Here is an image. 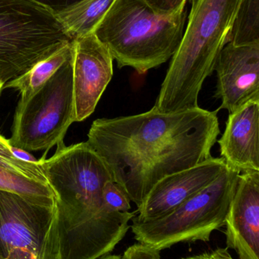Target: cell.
I'll return each instance as SVG.
<instances>
[{
    "label": "cell",
    "instance_id": "9",
    "mask_svg": "<svg viewBox=\"0 0 259 259\" xmlns=\"http://www.w3.org/2000/svg\"><path fill=\"white\" fill-rule=\"evenodd\" d=\"M75 122L88 118L114 75L108 49L93 33L71 41Z\"/></svg>",
    "mask_w": 259,
    "mask_h": 259
},
{
    "label": "cell",
    "instance_id": "23",
    "mask_svg": "<svg viewBox=\"0 0 259 259\" xmlns=\"http://www.w3.org/2000/svg\"><path fill=\"white\" fill-rule=\"evenodd\" d=\"M11 151H12V153L17 158L21 160V161L33 163V164H39V160L34 158L27 151L24 150V149H21V148H17L12 146H11Z\"/></svg>",
    "mask_w": 259,
    "mask_h": 259
},
{
    "label": "cell",
    "instance_id": "18",
    "mask_svg": "<svg viewBox=\"0 0 259 259\" xmlns=\"http://www.w3.org/2000/svg\"><path fill=\"white\" fill-rule=\"evenodd\" d=\"M0 167L18 175L48 184L41 164L26 162L17 158L11 151L9 140L0 135Z\"/></svg>",
    "mask_w": 259,
    "mask_h": 259
},
{
    "label": "cell",
    "instance_id": "6",
    "mask_svg": "<svg viewBox=\"0 0 259 259\" xmlns=\"http://www.w3.org/2000/svg\"><path fill=\"white\" fill-rule=\"evenodd\" d=\"M240 174L227 165L212 184L168 214L147 222L132 221L135 240L159 252L178 243L209 241L212 233L225 226Z\"/></svg>",
    "mask_w": 259,
    "mask_h": 259
},
{
    "label": "cell",
    "instance_id": "1",
    "mask_svg": "<svg viewBox=\"0 0 259 259\" xmlns=\"http://www.w3.org/2000/svg\"><path fill=\"white\" fill-rule=\"evenodd\" d=\"M218 111L166 113L154 106L138 115L100 118L86 143L138 208L158 181L212 157L220 133Z\"/></svg>",
    "mask_w": 259,
    "mask_h": 259
},
{
    "label": "cell",
    "instance_id": "16",
    "mask_svg": "<svg viewBox=\"0 0 259 259\" xmlns=\"http://www.w3.org/2000/svg\"><path fill=\"white\" fill-rule=\"evenodd\" d=\"M0 190L15 193L40 205L54 206L56 194L49 184L34 181L0 167Z\"/></svg>",
    "mask_w": 259,
    "mask_h": 259
},
{
    "label": "cell",
    "instance_id": "17",
    "mask_svg": "<svg viewBox=\"0 0 259 259\" xmlns=\"http://www.w3.org/2000/svg\"><path fill=\"white\" fill-rule=\"evenodd\" d=\"M229 42L235 46L259 44V0L242 1Z\"/></svg>",
    "mask_w": 259,
    "mask_h": 259
},
{
    "label": "cell",
    "instance_id": "24",
    "mask_svg": "<svg viewBox=\"0 0 259 259\" xmlns=\"http://www.w3.org/2000/svg\"><path fill=\"white\" fill-rule=\"evenodd\" d=\"M97 259H122V256L121 255H109V254H108V255L100 257V258Z\"/></svg>",
    "mask_w": 259,
    "mask_h": 259
},
{
    "label": "cell",
    "instance_id": "2",
    "mask_svg": "<svg viewBox=\"0 0 259 259\" xmlns=\"http://www.w3.org/2000/svg\"><path fill=\"white\" fill-rule=\"evenodd\" d=\"M40 164L55 194L61 259H97L110 253L130 228L134 212L109 210L103 188L113 180L103 160L84 143L56 145Z\"/></svg>",
    "mask_w": 259,
    "mask_h": 259
},
{
    "label": "cell",
    "instance_id": "7",
    "mask_svg": "<svg viewBox=\"0 0 259 259\" xmlns=\"http://www.w3.org/2000/svg\"><path fill=\"white\" fill-rule=\"evenodd\" d=\"M71 55L26 100L18 102L9 144L27 152L49 150L63 141L75 122Z\"/></svg>",
    "mask_w": 259,
    "mask_h": 259
},
{
    "label": "cell",
    "instance_id": "8",
    "mask_svg": "<svg viewBox=\"0 0 259 259\" xmlns=\"http://www.w3.org/2000/svg\"><path fill=\"white\" fill-rule=\"evenodd\" d=\"M0 258L61 259L56 205L0 190Z\"/></svg>",
    "mask_w": 259,
    "mask_h": 259
},
{
    "label": "cell",
    "instance_id": "19",
    "mask_svg": "<svg viewBox=\"0 0 259 259\" xmlns=\"http://www.w3.org/2000/svg\"><path fill=\"white\" fill-rule=\"evenodd\" d=\"M103 199L105 205L111 211L127 212L131 209L129 196L113 180L105 184Z\"/></svg>",
    "mask_w": 259,
    "mask_h": 259
},
{
    "label": "cell",
    "instance_id": "5",
    "mask_svg": "<svg viewBox=\"0 0 259 259\" xmlns=\"http://www.w3.org/2000/svg\"><path fill=\"white\" fill-rule=\"evenodd\" d=\"M72 39L49 8L33 0H0V82L18 78Z\"/></svg>",
    "mask_w": 259,
    "mask_h": 259
},
{
    "label": "cell",
    "instance_id": "4",
    "mask_svg": "<svg viewBox=\"0 0 259 259\" xmlns=\"http://www.w3.org/2000/svg\"><path fill=\"white\" fill-rule=\"evenodd\" d=\"M187 10L161 15L141 0H115L94 29L119 68L130 67L144 74L172 59L177 51Z\"/></svg>",
    "mask_w": 259,
    "mask_h": 259
},
{
    "label": "cell",
    "instance_id": "22",
    "mask_svg": "<svg viewBox=\"0 0 259 259\" xmlns=\"http://www.w3.org/2000/svg\"><path fill=\"white\" fill-rule=\"evenodd\" d=\"M181 259H234L230 253L228 248H218L214 251L204 252L199 255H193Z\"/></svg>",
    "mask_w": 259,
    "mask_h": 259
},
{
    "label": "cell",
    "instance_id": "10",
    "mask_svg": "<svg viewBox=\"0 0 259 259\" xmlns=\"http://www.w3.org/2000/svg\"><path fill=\"white\" fill-rule=\"evenodd\" d=\"M217 85L214 97L220 109L229 113L247 102L259 100V44L235 46L228 42L216 61Z\"/></svg>",
    "mask_w": 259,
    "mask_h": 259
},
{
    "label": "cell",
    "instance_id": "26",
    "mask_svg": "<svg viewBox=\"0 0 259 259\" xmlns=\"http://www.w3.org/2000/svg\"><path fill=\"white\" fill-rule=\"evenodd\" d=\"M0 259H1V258H0Z\"/></svg>",
    "mask_w": 259,
    "mask_h": 259
},
{
    "label": "cell",
    "instance_id": "21",
    "mask_svg": "<svg viewBox=\"0 0 259 259\" xmlns=\"http://www.w3.org/2000/svg\"><path fill=\"white\" fill-rule=\"evenodd\" d=\"M46 7L53 10L55 13L76 4L82 0H33Z\"/></svg>",
    "mask_w": 259,
    "mask_h": 259
},
{
    "label": "cell",
    "instance_id": "25",
    "mask_svg": "<svg viewBox=\"0 0 259 259\" xmlns=\"http://www.w3.org/2000/svg\"><path fill=\"white\" fill-rule=\"evenodd\" d=\"M4 83H3V82H0V94H1L2 91L4 89Z\"/></svg>",
    "mask_w": 259,
    "mask_h": 259
},
{
    "label": "cell",
    "instance_id": "3",
    "mask_svg": "<svg viewBox=\"0 0 259 259\" xmlns=\"http://www.w3.org/2000/svg\"><path fill=\"white\" fill-rule=\"evenodd\" d=\"M243 0H191L180 45L172 57L155 107L161 112L199 106V96L216 61L230 42Z\"/></svg>",
    "mask_w": 259,
    "mask_h": 259
},
{
    "label": "cell",
    "instance_id": "20",
    "mask_svg": "<svg viewBox=\"0 0 259 259\" xmlns=\"http://www.w3.org/2000/svg\"><path fill=\"white\" fill-rule=\"evenodd\" d=\"M151 10L161 15H172L186 9L187 0H141Z\"/></svg>",
    "mask_w": 259,
    "mask_h": 259
},
{
    "label": "cell",
    "instance_id": "12",
    "mask_svg": "<svg viewBox=\"0 0 259 259\" xmlns=\"http://www.w3.org/2000/svg\"><path fill=\"white\" fill-rule=\"evenodd\" d=\"M225 225L228 249L259 259V171L240 172Z\"/></svg>",
    "mask_w": 259,
    "mask_h": 259
},
{
    "label": "cell",
    "instance_id": "11",
    "mask_svg": "<svg viewBox=\"0 0 259 259\" xmlns=\"http://www.w3.org/2000/svg\"><path fill=\"white\" fill-rule=\"evenodd\" d=\"M226 167L221 157H211L194 167L165 177L154 186L132 221L147 222L168 214L212 184Z\"/></svg>",
    "mask_w": 259,
    "mask_h": 259
},
{
    "label": "cell",
    "instance_id": "13",
    "mask_svg": "<svg viewBox=\"0 0 259 259\" xmlns=\"http://www.w3.org/2000/svg\"><path fill=\"white\" fill-rule=\"evenodd\" d=\"M220 157L239 171H259V100L229 113L225 132L217 140Z\"/></svg>",
    "mask_w": 259,
    "mask_h": 259
},
{
    "label": "cell",
    "instance_id": "14",
    "mask_svg": "<svg viewBox=\"0 0 259 259\" xmlns=\"http://www.w3.org/2000/svg\"><path fill=\"white\" fill-rule=\"evenodd\" d=\"M115 0H82L56 12L61 24L72 39L93 33Z\"/></svg>",
    "mask_w": 259,
    "mask_h": 259
},
{
    "label": "cell",
    "instance_id": "15",
    "mask_svg": "<svg viewBox=\"0 0 259 259\" xmlns=\"http://www.w3.org/2000/svg\"><path fill=\"white\" fill-rule=\"evenodd\" d=\"M71 42L38 62L18 78L7 82L4 88H12L21 94V100H26L40 89L71 55Z\"/></svg>",
    "mask_w": 259,
    "mask_h": 259
}]
</instances>
